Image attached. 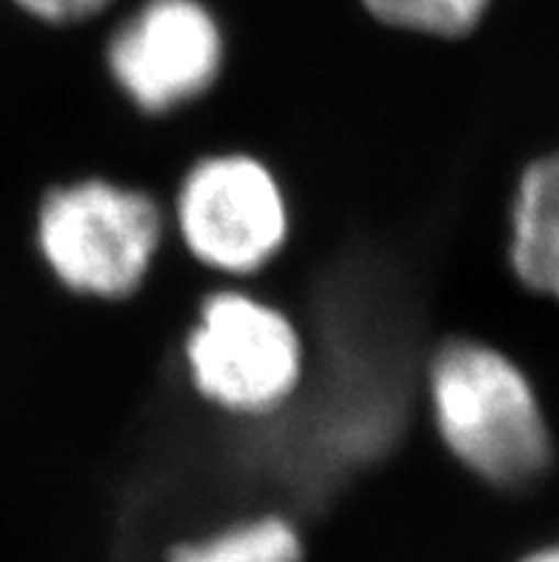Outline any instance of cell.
Here are the masks:
<instances>
[{
    "instance_id": "obj_8",
    "label": "cell",
    "mask_w": 559,
    "mask_h": 562,
    "mask_svg": "<svg viewBox=\"0 0 559 562\" xmlns=\"http://www.w3.org/2000/svg\"><path fill=\"white\" fill-rule=\"evenodd\" d=\"M382 26L409 35L457 41L471 35L489 12L491 0H360Z\"/></svg>"
},
{
    "instance_id": "obj_7",
    "label": "cell",
    "mask_w": 559,
    "mask_h": 562,
    "mask_svg": "<svg viewBox=\"0 0 559 562\" xmlns=\"http://www.w3.org/2000/svg\"><path fill=\"white\" fill-rule=\"evenodd\" d=\"M164 562H305V542L286 514L262 512L171 542Z\"/></svg>"
},
{
    "instance_id": "obj_6",
    "label": "cell",
    "mask_w": 559,
    "mask_h": 562,
    "mask_svg": "<svg viewBox=\"0 0 559 562\" xmlns=\"http://www.w3.org/2000/svg\"><path fill=\"white\" fill-rule=\"evenodd\" d=\"M508 257L519 283L559 300V151L534 160L519 178Z\"/></svg>"
},
{
    "instance_id": "obj_10",
    "label": "cell",
    "mask_w": 559,
    "mask_h": 562,
    "mask_svg": "<svg viewBox=\"0 0 559 562\" xmlns=\"http://www.w3.org/2000/svg\"><path fill=\"white\" fill-rule=\"evenodd\" d=\"M519 562H559V546H546V549H537L534 554L523 557Z\"/></svg>"
},
{
    "instance_id": "obj_4",
    "label": "cell",
    "mask_w": 559,
    "mask_h": 562,
    "mask_svg": "<svg viewBox=\"0 0 559 562\" xmlns=\"http://www.w3.org/2000/svg\"><path fill=\"white\" fill-rule=\"evenodd\" d=\"M175 226L194 263L228 278H251L289 243V194L260 157L212 151L180 178Z\"/></svg>"
},
{
    "instance_id": "obj_5",
    "label": "cell",
    "mask_w": 559,
    "mask_h": 562,
    "mask_svg": "<svg viewBox=\"0 0 559 562\" xmlns=\"http://www.w3.org/2000/svg\"><path fill=\"white\" fill-rule=\"evenodd\" d=\"M223 66L226 35L203 0H143L107 43L109 80L146 117L203 100Z\"/></svg>"
},
{
    "instance_id": "obj_9",
    "label": "cell",
    "mask_w": 559,
    "mask_h": 562,
    "mask_svg": "<svg viewBox=\"0 0 559 562\" xmlns=\"http://www.w3.org/2000/svg\"><path fill=\"white\" fill-rule=\"evenodd\" d=\"M12 3L41 23L71 26V23H83L100 14L112 7L114 0H12Z\"/></svg>"
},
{
    "instance_id": "obj_3",
    "label": "cell",
    "mask_w": 559,
    "mask_h": 562,
    "mask_svg": "<svg viewBox=\"0 0 559 562\" xmlns=\"http://www.w3.org/2000/svg\"><path fill=\"white\" fill-rule=\"evenodd\" d=\"M191 389L237 417L283 408L303 383L305 346L289 312L243 289H214L186 331Z\"/></svg>"
},
{
    "instance_id": "obj_2",
    "label": "cell",
    "mask_w": 559,
    "mask_h": 562,
    "mask_svg": "<svg viewBox=\"0 0 559 562\" xmlns=\"http://www.w3.org/2000/svg\"><path fill=\"white\" fill-rule=\"evenodd\" d=\"M164 206L137 186L80 178L52 186L35 217L43 266L66 292L121 303L137 294L164 249Z\"/></svg>"
},
{
    "instance_id": "obj_1",
    "label": "cell",
    "mask_w": 559,
    "mask_h": 562,
    "mask_svg": "<svg viewBox=\"0 0 559 562\" xmlns=\"http://www.w3.org/2000/svg\"><path fill=\"white\" fill-rule=\"evenodd\" d=\"M428 408L451 457L491 485L532 483L551 460L534 385L489 342L451 337L428 363Z\"/></svg>"
}]
</instances>
